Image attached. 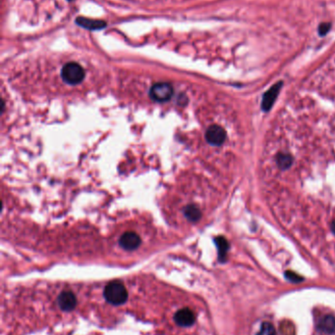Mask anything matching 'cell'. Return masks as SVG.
<instances>
[{
	"instance_id": "cell-15",
	"label": "cell",
	"mask_w": 335,
	"mask_h": 335,
	"mask_svg": "<svg viewBox=\"0 0 335 335\" xmlns=\"http://www.w3.org/2000/svg\"><path fill=\"white\" fill-rule=\"evenodd\" d=\"M285 275H286V277H287L289 281H291L292 283H300V282L303 280L300 275H298L297 273L293 272V271H286Z\"/></svg>"
},
{
	"instance_id": "cell-5",
	"label": "cell",
	"mask_w": 335,
	"mask_h": 335,
	"mask_svg": "<svg viewBox=\"0 0 335 335\" xmlns=\"http://www.w3.org/2000/svg\"><path fill=\"white\" fill-rule=\"evenodd\" d=\"M205 138L212 145L219 146L226 139V131L220 126L214 125L207 130Z\"/></svg>"
},
{
	"instance_id": "cell-16",
	"label": "cell",
	"mask_w": 335,
	"mask_h": 335,
	"mask_svg": "<svg viewBox=\"0 0 335 335\" xmlns=\"http://www.w3.org/2000/svg\"><path fill=\"white\" fill-rule=\"evenodd\" d=\"M331 27V25L328 24V23H323V24H321V26H319V33L321 36H325Z\"/></svg>"
},
{
	"instance_id": "cell-14",
	"label": "cell",
	"mask_w": 335,
	"mask_h": 335,
	"mask_svg": "<svg viewBox=\"0 0 335 335\" xmlns=\"http://www.w3.org/2000/svg\"><path fill=\"white\" fill-rule=\"evenodd\" d=\"M256 335H276V330L270 322H264Z\"/></svg>"
},
{
	"instance_id": "cell-13",
	"label": "cell",
	"mask_w": 335,
	"mask_h": 335,
	"mask_svg": "<svg viewBox=\"0 0 335 335\" xmlns=\"http://www.w3.org/2000/svg\"><path fill=\"white\" fill-rule=\"evenodd\" d=\"M78 24L84 27H88V29H101L102 26H105L104 22H96V21H91L89 19H83L80 18L77 20Z\"/></svg>"
},
{
	"instance_id": "cell-9",
	"label": "cell",
	"mask_w": 335,
	"mask_h": 335,
	"mask_svg": "<svg viewBox=\"0 0 335 335\" xmlns=\"http://www.w3.org/2000/svg\"><path fill=\"white\" fill-rule=\"evenodd\" d=\"M319 329L326 334L335 333V317L332 315L324 316L319 322Z\"/></svg>"
},
{
	"instance_id": "cell-11",
	"label": "cell",
	"mask_w": 335,
	"mask_h": 335,
	"mask_svg": "<svg viewBox=\"0 0 335 335\" xmlns=\"http://www.w3.org/2000/svg\"><path fill=\"white\" fill-rule=\"evenodd\" d=\"M277 166L281 170H287L293 163L292 157L287 153H279L276 157Z\"/></svg>"
},
{
	"instance_id": "cell-12",
	"label": "cell",
	"mask_w": 335,
	"mask_h": 335,
	"mask_svg": "<svg viewBox=\"0 0 335 335\" xmlns=\"http://www.w3.org/2000/svg\"><path fill=\"white\" fill-rule=\"evenodd\" d=\"M185 216L190 220L196 221V220H199L201 218V211L197 207L194 206V205H190L185 210Z\"/></svg>"
},
{
	"instance_id": "cell-1",
	"label": "cell",
	"mask_w": 335,
	"mask_h": 335,
	"mask_svg": "<svg viewBox=\"0 0 335 335\" xmlns=\"http://www.w3.org/2000/svg\"><path fill=\"white\" fill-rule=\"evenodd\" d=\"M104 297L110 305H124L128 299V290L120 282H112L105 287Z\"/></svg>"
},
{
	"instance_id": "cell-6",
	"label": "cell",
	"mask_w": 335,
	"mask_h": 335,
	"mask_svg": "<svg viewBox=\"0 0 335 335\" xmlns=\"http://www.w3.org/2000/svg\"><path fill=\"white\" fill-rule=\"evenodd\" d=\"M77 296L69 290L62 291L57 298V305L63 312H70L71 310L74 309L77 305Z\"/></svg>"
},
{
	"instance_id": "cell-4",
	"label": "cell",
	"mask_w": 335,
	"mask_h": 335,
	"mask_svg": "<svg viewBox=\"0 0 335 335\" xmlns=\"http://www.w3.org/2000/svg\"><path fill=\"white\" fill-rule=\"evenodd\" d=\"M174 322L180 327L185 328L192 326L196 322L195 313L189 308H182L175 313Z\"/></svg>"
},
{
	"instance_id": "cell-7",
	"label": "cell",
	"mask_w": 335,
	"mask_h": 335,
	"mask_svg": "<svg viewBox=\"0 0 335 335\" xmlns=\"http://www.w3.org/2000/svg\"><path fill=\"white\" fill-rule=\"evenodd\" d=\"M282 88V81H279L277 83H275L273 87H271L269 90H268L265 95H264V98H263V102H262V108L263 110H265L266 112L269 111L272 107L273 103L275 102L279 92H280V90Z\"/></svg>"
},
{
	"instance_id": "cell-2",
	"label": "cell",
	"mask_w": 335,
	"mask_h": 335,
	"mask_svg": "<svg viewBox=\"0 0 335 335\" xmlns=\"http://www.w3.org/2000/svg\"><path fill=\"white\" fill-rule=\"evenodd\" d=\"M61 77L68 85H78L85 78V71L80 66L75 62H71L64 65L61 71Z\"/></svg>"
},
{
	"instance_id": "cell-17",
	"label": "cell",
	"mask_w": 335,
	"mask_h": 335,
	"mask_svg": "<svg viewBox=\"0 0 335 335\" xmlns=\"http://www.w3.org/2000/svg\"><path fill=\"white\" fill-rule=\"evenodd\" d=\"M331 229H332V232L335 234V220L332 222V226H331Z\"/></svg>"
},
{
	"instance_id": "cell-8",
	"label": "cell",
	"mask_w": 335,
	"mask_h": 335,
	"mask_svg": "<svg viewBox=\"0 0 335 335\" xmlns=\"http://www.w3.org/2000/svg\"><path fill=\"white\" fill-rule=\"evenodd\" d=\"M119 244L125 250H134L137 249L141 244L140 236L133 232H125L122 234L119 240Z\"/></svg>"
},
{
	"instance_id": "cell-3",
	"label": "cell",
	"mask_w": 335,
	"mask_h": 335,
	"mask_svg": "<svg viewBox=\"0 0 335 335\" xmlns=\"http://www.w3.org/2000/svg\"><path fill=\"white\" fill-rule=\"evenodd\" d=\"M151 99L159 102L168 101L173 95V88L170 83L167 82H159L156 83L149 91Z\"/></svg>"
},
{
	"instance_id": "cell-10",
	"label": "cell",
	"mask_w": 335,
	"mask_h": 335,
	"mask_svg": "<svg viewBox=\"0 0 335 335\" xmlns=\"http://www.w3.org/2000/svg\"><path fill=\"white\" fill-rule=\"evenodd\" d=\"M215 243L217 245V248H218V255H219V259L221 261L225 260V257H226V253H227L228 248H229V244H228L227 240L222 237V236H219L215 239Z\"/></svg>"
}]
</instances>
